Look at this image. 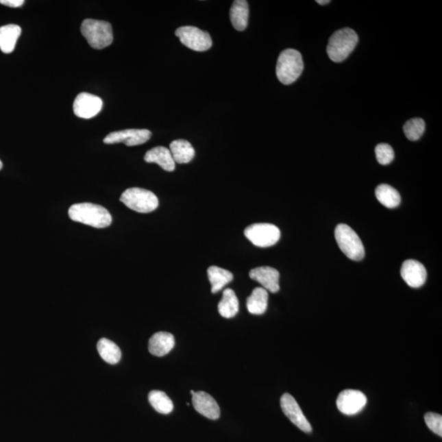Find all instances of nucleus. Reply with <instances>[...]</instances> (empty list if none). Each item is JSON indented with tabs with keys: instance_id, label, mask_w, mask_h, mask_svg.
Segmentation results:
<instances>
[{
	"instance_id": "6ab92c4d",
	"label": "nucleus",
	"mask_w": 442,
	"mask_h": 442,
	"mask_svg": "<svg viewBox=\"0 0 442 442\" xmlns=\"http://www.w3.org/2000/svg\"><path fill=\"white\" fill-rule=\"evenodd\" d=\"M22 33V28L18 25L10 24L0 27V49L4 53L14 51L16 41Z\"/></svg>"
},
{
	"instance_id": "aec40b11",
	"label": "nucleus",
	"mask_w": 442,
	"mask_h": 442,
	"mask_svg": "<svg viewBox=\"0 0 442 442\" xmlns=\"http://www.w3.org/2000/svg\"><path fill=\"white\" fill-rule=\"evenodd\" d=\"M170 151L175 162L179 164L191 162L195 156V150L193 145L184 140L171 142Z\"/></svg>"
},
{
	"instance_id": "c756f323",
	"label": "nucleus",
	"mask_w": 442,
	"mask_h": 442,
	"mask_svg": "<svg viewBox=\"0 0 442 442\" xmlns=\"http://www.w3.org/2000/svg\"><path fill=\"white\" fill-rule=\"evenodd\" d=\"M24 0H0V3L10 8H19L23 6Z\"/></svg>"
},
{
	"instance_id": "9b49d317",
	"label": "nucleus",
	"mask_w": 442,
	"mask_h": 442,
	"mask_svg": "<svg viewBox=\"0 0 442 442\" xmlns=\"http://www.w3.org/2000/svg\"><path fill=\"white\" fill-rule=\"evenodd\" d=\"M103 104V100L99 97L88 93H82L74 101L73 112L79 118L90 119L102 110Z\"/></svg>"
},
{
	"instance_id": "20e7f679",
	"label": "nucleus",
	"mask_w": 442,
	"mask_h": 442,
	"mask_svg": "<svg viewBox=\"0 0 442 442\" xmlns=\"http://www.w3.org/2000/svg\"><path fill=\"white\" fill-rule=\"evenodd\" d=\"M81 32L93 49H103L112 43V25L104 21L86 19L82 24Z\"/></svg>"
},
{
	"instance_id": "f3484780",
	"label": "nucleus",
	"mask_w": 442,
	"mask_h": 442,
	"mask_svg": "<svg viewBox=\"0 0 442 442\" xmlns=\"http://www.w3.org/2000/svg\"><path fill=\"white\" fill-rule=\"evenodd\" d=\"M145 161L147 163H156L164 171H173L175 169V162L169 149L158 146L147 151L145 156Z\"/></svg>"
},
{
	"instance_id": "4468645a",
	"label": "nucleus",
	"mask_w": 442,
	"mask_h": 442,
	"mask_svg": "<svg viewBox=\"0 0 442 442\" xmlns=\"http://www.w3.org/2000/svg\"><path fill=\"white\" fill-rule=\"evenodd\" d=\"M192 395L193 407L199 414L210 419L216 420L220 418V407L212 395L205 391H197Z\"/></svg>"
},
{
	"instance_id": "393cba45",
	"label": "nucleus",
	"mask_w": 442,
	"mask_h": 442,
	"mask_svg": "<svg viewBox=\"0 0 442 442\" xmlns=\"http://www.w3.org/2000/svg\"><path fill=\"white\" fill-rule=\"evenodd\" d=\"M97 349L104 361L110 365H116L120 361L121 352L115 343L107 339H101L97 344Z\"/></svg>"
},
{
	"instance_id": "0eeeda50",
	"label": "nucleus",
	"mask_w": 442,
	"mask_h": 442,
	"mask_svg": "<svg viewBox=\"0 0 442 442\" xmlns=\"http://www.w3.org/2000/svg\"><path fill=\"white\" fill-rule=\"evenodd\" d=\"M244 235L254 245L268 247L279 242L281 233L275 225L268 223H258L247 226L244 230Z\"/></svg>"
},
{
	"instance_id": "cd10ccee",
	"label": "nucleus",
	"mask_w": 442,
	"mask_h": 442,
	"mask_svg": "<svg viewBox=\"0 0 442 442\" xmlns=\"http://www.w3.org/2000/svg\"><path fill=\"white\" fill-rule=\"evenodd\" d=\"M376 154L378 163L383 166L389 165L393 161L395 157L393 147L387 144L377 145Z\"/></svg>"
},
{
	"instance_id": "a211bd4d",
	"label": "nucleus",
	"mask_w": 442,
	"mask_h": 442,
	"mask_svg": "<svg viewBox=\"0 0 442 442\" xmlns=\"http://www.w3.org/2000/svg\"><path fill=\"white\" fill-rule=\"evenodd\" d=\"M230 16L233 27L238 32H243L247 27L249 7L245 0H235L230 8Z\"/></svg>"
},
{
	"instance_id": "5701e85b",
	"label": "nucleus",
	"mask_w": 442,
	"mask_h": 442,
	"mask_svg": "<svg viewBox=\"0 0 442 442\" xmlns=\"http://www.w3.org/2000/svg\"><path fill=\"white\" fill-rule=\"evenodd\" d=\"M239 309L238 300L234 290L227 288L223 293V297L218 305L219 313L222 317L230 319L238 314Z\"/></svg>"
},
{
	"instance_id": "412c9836",
	"label": "nucleus",
	"mask_w": 442,
	"mask_h": 442,
	"mask_svg": "<svg viewBox=\"0 0 442 442\" xmlns=\"http://www.w3.org/2000/svg\"><path fill=\"white\" fill-rule=\"evenodd\" d=\"M269 294L263 288H256L247 299L248 311L252 315H263L267 310Z\"/></svg>"
},
{
	"instance_id": "bb28decb",
	"label": "nucleus",
	"mask_w": 442,
	"mask_h": 442,
	"mask_svg": "<svg viewBox=\"0 0 442 442\" xmlns=\"http://www.w3.org/2000/svg\"><path fill=\"white\" fill-rule=\"evenodd\" d=\"M425 132V122L421 118H414L406 121L404 125V132L411 141L419 140Z\"/></svg>"
},
{
	"instance_id": "7c9ffc66",
	"label": "nucleus",
	"mask_w": 442,
	"mask_h": 442,
	"mask_svg": "<svg viewBox=\"0 0 442 442\" xmlns=\"http://www.w3.org/2000/svg\"><path fill=\"white\" fill-rule=\"evenodd\" d=\"M319 4H321V5H324V4L330 3V1H328V0H326V1H317Z\"/></svg>"
},
{
	"instance_id": "7ed1b4c3",
	"label": "nucleus",
	"mask_w": 442,
	"mask_h": 442,
	"mask_svg": "<svg viewBox=\"0 0 442 442\" xmlns=\"http://www.w3.org/2000/svg\"><path fill=\"white\" fill-rule=\"evenodd\" d=\"M358 43V36L351 28L339 29L332 34L327 47L328 56L332 61L341 62L352 53Z\"/></svg>"
},
{
	"instance_id": "f03ea898",
	"label": "nucleus",
	"mask_w": 442,
	"mask_h": 442,
	"mask_svg": "<svg viewBox=\"0 0 442 442\" xmlns=\"http://www.w3.org/2000/svg\"><path fill=\"white\" fill-rule=\"evenodd\" d=\"M304 69L300 52L293 49L284 50L278 58L276 75L284 85H291L300 77Z\"/></svg>"
},
{
	"instance_id": "a878e982",
	"label": "nucleus",
	"mask_w": 442,
	"mask_h": 442,
	"mask_svg": "<svg viewBox=\"0 0 442 442\" xmlns=\"http://www.w3.org/2000/svg\"><path fill=\"white\" fill-rule=\"evenodd\" d=\"M151 406L160 414L168 415L174 409L173 402L168 395L162 391L154 390L149 394Z\"/></svg>"
},
{
	"instance_id": "4be33fe9",
	"label": "nucleus",
	"mask_w": 442,
	"mask_h": 442,
	"mask_svg": "<svg viewBox=\"0 0 442 442\" xmlns=\"http://www.w3.org/2000/svg\"><path fill=\"white\" fill-rule=\"evenodd\" d=\"M208 275L210 284H212V293H217L230 283L234 279L233 273L227 269L218 267H210L208 269Z\"/></svg>"
},
{
	"instance_id": "423d86ee",
	"label": "nucleus",
	"mask_w": 442,
	"mask_h": 442,
	"mask_svg": "<svg viewBox=\"0 0 442 442\" xmlns=\"http://www.w3.org/2000/svg\"><path fill=\"white\" fill-rule=\"evenodd\" d=\"M335 238L341 251L352 260L365 258V247L357 234L350 226L340 224L336 227Z\"/></svg>"
},
{
	"instance_id": "6e6552de",
	"label": "nucleus",
	"mask_w": 442,
	"mask_h": 442,
	"mask_svg": "<svg viewBox=\"0 0 442 442\" xmlns=\"http://www.w3.org/2000/svg\"><path fill=\"white\" fill-rule=\"evenodd\" d=\"M175 36L181 43L195 51L204 52L212 46L209 33L195 27H181L176 29Z\"/></svg>"
},
{
	"instance_id": "1a4fd4ad",
	"label": "nucleus",
	"mask_w": 442,
	"mask_h": 442,
	"mask_svg": "<svg viewBox=\"0 0 442 442\" xmlns=\"http://www.w3.org/2000/svg\"><path fill=\"white\" fill-rule=\"evenodd\" d=\"M151 132L146 129H129L112 132L104 138L103 143L106 145L125 144L133 147L145 144L150 140Z\"/></svg>"
},
{
	"instance_id": "f257e3e1",
	"label": "nucleus",
	"mask_w": 442,
	"mask_h": 442,
	"mask_svg": "<svg viewBox=\"0 0 442 442\" xmlns=\"http://www.w3.org/2000/svg\"><path fill=\"white\" fill-rule=\"evenodd\" d=\"M69 214L71 221L97 229L107 228L111 225L112 221L111 214L106 208L102 206L90 203L71 206Z\"/></svg>"
},
{
	"instance_id": "b1692460",
	"label": "nucleus",
	"mask_w": 442,
	"mask_h": 442,
	"mask_svg": "<svg viewBox=\"0 0 442 442\" xmlns=\"http://www.w3.org/2000/svg\"><path fill=\"white\" fill-rule=\"evenodd\" d=\"M377 199L387 208H395L401 204V196L397 189L389 184H380L376 191Z\"/></svg>"
},
{
	"instance_id": "39448f33",
	"label": "nucleus",
	"mask_w": 442,
	"mask_h": 442,
	"mask_svg": "<svg viewBox=\"0 0 442 442\" xmlns=\"http://www.w3.org/2000/svg\"><path fill=\"white\" fill-rule=\"evenodd\" d=\"M120 201L138 213H150L158 208L159 201L153 192L141 188H130L122 193Z\"/></svg>"
},
{
	"instance_id": "ddd939ff",
	"label": "nucleus",
	"mask_w": 442,
	"mask_h": 442,
	"mask_svg": "<svg viewBox=\"0 0 442 442\" xmlns=\"http://www.w3.org/2000/svg\"><path fill=\"white\" fill-rule=\"evenodd\" d=\"M401 275L404 281L414 288L422 287L427 280L426 269L416 260H406L402 265Z\"/></svg>"
},
{
	"instance_id": "9d476101",
	"label": "nucleus",
	"mask_w": 442,
	"mask_h": 442,
	"mask_svg": "<svg viewBox=\"0 0 442 442\" xmlns=\"http://www.w3.org/2000/svg\"><path fill=\"white\" fill-rule=\"evenodd\" d=\"M367 404L366 395L357 390L343 391L336 399V406L341 413L347 415L358 414Z\"/></svg>"
},
{
	"instance_id": "2f4dec72",
	"label": "nucleus",
	"mask_w": 442,
	"mask_h": 442,
	"mask_svg": "<svg viewBox=\"0 0 442 442\" xmlns=\"http://www.w3.org/2000/svg\"><path fill=\"white\" fill-rule=\"evenodd\" d=\"M3 168V163L1 162V160H0V170H1Z\"/></svg>"
},
{
	"instance_id": "f8f14e48",
	"label": "nucleus",
	"mask_w": 442,
	"mask_h": 442,
	"mask_svg": "<svg viewBox=\"0 0 442 442\" xmlns=\"http://www.w3.org/2000/svg\"><path fill=\"white\" fill-rule=\"evenodd\" d=\"M280 405L284 415L298 428H300L302 431L307 433L312 432V428H311L310 423L306 418L304 414H303L300 406H299L293 395L288 393H285L282 395Z\"/></svg>"
},
{
	"instance_id": "c85d7f7f",
	"label": "nucleus",
	"mask_w": 442,
	"mask_h": 442,
	"mask_svg": "<svg viewBox=\"0 0 442 442\" xmlns=\"http://www.w3.org/2000/svg\"><path fill=\"white\" fill-rule=\"evenodd\" d=\"M425 423L431 431L442 437V416L435 413L429 412L424 416Z\"/></svg>"
},
{
	"instance_id": "2eb2a0df",
	"label": "nucleus",
	"mask_w": 442,
	"mask_h": 442,
	"mask_svg": "<svg viewBox=\"0 0 442 442\" xmlns=\"http://www.w3.org/2000/svg\"><path fill=\"white\" fill-rule=\"evenodd\" d=\"M251 280L258 282L267 291L275 293L280 290V273L275 268L260 267L251 269Z\"/></svg>"
},
{
	"instance_id": "dca6fc26",
	"label": "nucleus",
	"mask_w": 442,
	"mask_h": 442,
	"mask_svg": "<svg viewBox=\"0 0 442 442\" xmlns=\"http://www.w3.org/2000/svg\"><path fill=\"white\" fill-rule=\"evenodd\" d=\"M174 336L167 332H158L151 336L149 351L151 355L161 357L166 356L175 347Z\"/></svg>"
}]
</instances>
